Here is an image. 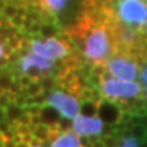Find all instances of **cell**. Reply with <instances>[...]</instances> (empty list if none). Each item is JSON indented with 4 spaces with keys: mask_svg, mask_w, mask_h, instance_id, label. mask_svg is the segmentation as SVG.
Here are the masks:
<instances>
[{
    "mask_svg": "<svg viewBox=\"0 0 147 147\" xmlns=\"http://www.w3.org/2000/svg\"><path fill=\"white\" fill-rule=\"evenodd\" d=\"M51 147H87L84 146L78 134L72 129H64L55 138L51 143Z\"/></svg>",
    "mask_w": 147,
    "mask_h": 147,
    "instance_id": "8",
    "label": "cell"
},
{
    "mask_svg": "<svg viewBox=\"0 0 147 147\" xmlns=\"http://www.w3.org/2000/svg\"><path fill=\"white\" fill-rule=\"evenodd\" d=\"M72 1L74 0H27V5L37 8L44 19L60 23L61 15L68 11Z\"/></svg>",
    "mask_w": 147,
    "mask_h": 147,
    "instance_id": "5",
    "label": "cell"
},
{
    "mask_svg": "<svg viewBox=\"0 0 147 147\" xmlns=\"http://www.w3.org/2000/svg\"><path fill=\"white\" fill-rule=\"evenodd\" d=\"M144 95H146V98H147V84H144Z\"/></svg>",
    "mask_w": 147,
    "mask_h": 147,
    "instance_id": "14",
    "label": "cell"
},
{
    "mask_svg": "<svg viewBox=\"0 0 147 147\" xmlns=\"http://www.w3.org/2000/svg\"><path fill=\"white\" fill-rule=\"evenodd\" d=\"M124 115H125V112L116 101L108 100V98H101L98 101L97 116L101 117L108 125H116V124L121 123Z\"/></svg>",
    "mask_w": 147,
    "mask_h": 147,
    "instance_id": "7",
    "label": "cell"
},
{
    "mask_svg": "<svg viewBox=\"0 0 147 147\" xmlns=\"http://www.w3.org/2000/svg\"><path fill=\"white\" fill-rule=\"evenodd\" d=\"M144 65H143L142 68H140V82H142V84L144 86V84H147V60L144 61Z\"/></svg>",
    "mask_w": 147,
    "mask_h": 147,
    "instance_id": "11",
    "label": "cell"
},
{
    "mask_svg": "<svg viewBox=\"0 0 147 147\" xmlns=\"http://www.w3.org/2000/svg\"><path fill=\"white\" fill-rule=\"evenodd\" d=\"M48 105L53 106L63 119L72 120L75 116L80 112V100L79 95L72 94L67 90H52L47 95Z\"/></svg>",
    "mask_w": 147,
    "mask_h": 147,
    "instance_id": "4",
    "label": "cell"
},
{
    "mask_svg": "<svg viewBox=\"0 0 147 147\" xmlns=\"http://www.w3.org/2000/svg\"><path fill=\"white\" fill-rule=\"evenodd\" d=\"M12 71L15 75H29L33 80H40L45 75H51L56 69V64L51 59H45L36 53H23L16 59Z\"/></svg>",
    "mask_w": 147,
    "mask_h": 147,
    "instance_id": "3",
    "label": "cell"
},
{
    "mask_svg": "<svg viewBox=\"0 0 147 147\" xmlns=\"http://www.w3.org/2000/svg\"><path fill=\"white\" fill-rule=\"evenodd\" d=\"M12 51L7 45V40L0 36V68H5L7 64L10 63V56Z\"/></svg>",
    "mask_w": 147,
    "mask_h": 147,
    "instance_id": "9",
    "label": "cell"
},
{
    "mask_svg": "<svg viewBox=\"0 0 147 147\" xmlns=\"http://www.w3.org/2000/svg\"><path fill=\"white\" fill-rule=\"evenodd\" d=\"M71 129L83 138L100 136L104 132V120L98 116H86L78 113L72 119Z\"/></svg>",
    "mask_w": 147,
    "mask_h": 147,
    "instance_id": "6",
    "label": "cell"
},
{
    "mask_svg": "<svg viewBox=\"0 0 147 147\" xmlns=\"http://www.w3.org/2000/svg\"><path fill=\"white\" fill-rule=\"evenodd\" d=\"M140 59L135 53L119 49L101 68L109 76L124 80H136L140 76Z\"/></svg>",
    "mask_w": 147,
    "mask_h": 147,
    "instance_id": "1",
    "label": "cell"
},
{
    "mask_svg": "<svg viewBox=\"0 0 147 147\" xmlns=\"http://www.w3.org/2000/svg\"><path fill=\"white\" fill-rule=\"evenodd\" d=\"M7 120V113H5V108L3 106H0V124L3 123V121Z\"/></svg>",
    "mask_w": 147,
    "mask_h": 147,
    "instance_id": "12",
    "label": "cell"
},
{
    "mask_svg": "<svg viewBox=\"0 0 147 147\" xmlns=\"http://www.w3.org/2000/svg\"><path fill=\"white\" fill-rule=\"evenodd\" d=\"M32 147H44V146H41V144H33Z\"/></svg>",
    "mask_w": 147,
    "mask_h": 147,
    "instance_id": "15",
    "label": "cell"
},
{
    "mask_svg": "<svg viewBox=\"0 0 147 147\" xmlns=\"http://www.w3.org/2000/svg\"><path fill=\"white\" fill-rule=\"evenodd\" d=\"M32 146H33L32 143L25 142V140H21V142L16 143V146H15V147H32Z\"/></svg>",
    "mask_w": 147,
    "mask_h": 147,
    "instance_id": "13",
    "label": "cell"
},
{
    "mask_svg": "<svg viewBox=\"0 0 147 147\" xmlns=\"http://www.w3.org/2000/svg\"><path fill=\"white\" fill-rule=\"evenodd\" d=\"M0 147H3V144H1V143H0Z\"/></svg>",
    "mask_w": 147,
    "mask_h": 147,
    "instance_id": "16",
    "label": "cell"
},
{
    "mask_svg": "<svg viewBox=\"0 0 147 147\" xmlns=\"http://www.w3.org/2000/svg\"><path fill=\"white\" fill-rule=\"evenodd\" d=\"M119 147H140V140L134 135H125L121 138Z\"/></svg>",
    "mask_w": 147,
    "mask_h": 147,
    "instance_id": "10",
    "label": "cell"
},
{
    "mask_svg": "<svg viewBox=\"0 0 147 147\" xmlns=\"http://www.w3.org/2000/svg\"><path fill=\"white\" fill-rule=\"evenodd\" d=\"M27 47L30 49V52L45 59H51L53 61L61 60V59H68L74 55L72 42L63 40L59 36L45 37V38L33 37L29 40Z\"/></svg>",
    "mask_w": 147,
    "mask_h": 147,
    "instance_id": "2",
    "label": "cell"
}]
</instances>
